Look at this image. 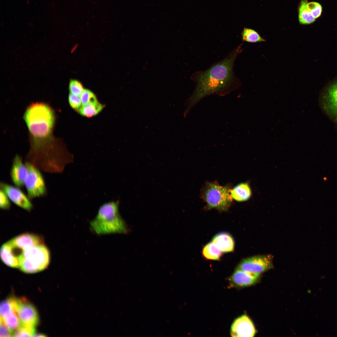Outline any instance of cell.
Returning <instances> with one entry per match:
<instances>
[{
	"label": "cell",
	"instance_id": "cell-20",
	"mask_svg": "<svg viewBox=\"0 0 337 337\" xmlns=\"http://www.w3.org/2000/svg\"><path fill=\"white\" fill-rule=\"evenodd\" d=\"M222 251L212 241L205 245L203 250V255L207 259L218 260L221 257Z\"/></svg>",
	"mask_w": 337,
	"mask_h": 337
},
{
	"label": "cell",
	"instance_id": "cell-11",
	"mask_svg": "<svg viewBox=\"0 0 337 337\" xmlns=\"http://www.w3.org/2000/svg\"><path fill=\"white\" fill-rule=\"evenodd\" d=\"M1 187L9 199L15 204L27 211L32 208V204L24 193L18 188L3 183Z\"/></svg>",
	"mask_w": 337,
	"mask_h": 337
},
{
	"label": "cell",
	"instance_id": "cell-2",
	"mask_svg": "<svg viewBox=\"0 0 337 337\" xmlns=\"http://www.w3.org/2000/svg\"><path fill=\"white\" fill-rule=\"evenodd\" d=\"M23 118L34 139L33 148L38 149L46 145L55 122V114L50 106L43 102L33 103L25 110Z\"/></svg>",
	"mask_w": 337,
	"mask_h": 337
},
{
	"label": "cell",
	"instance_id": "cell-6",
	"mask_svg": "<svg viewBox=\"0 0 337 337\" xmlns=\"http://www.w3.org/2000/svg\"><path fill=\"white\" fill-rule=\"evenodd\" d=\"M27 174L25 181L28 196L31 198L39 197L45 194L46 187L42 173L37 167L29 162H26Z\"/></svg>",
	"mask_w": 337,
	"mask_h": 337
},
{
	"label": "cell",
	"instance_id": "cell-15",
	"mask_svg": "<svg viewBox=\"0 0 337 337\" xmlns=\"http://www.w3.org/2000/svg\"><path fill=\"white\" fill-rule=\"evenodd\" d=\"M212 242L223 252H232L234 247V242L232 237L226 232H221L216 235Z\"/></svg>",
	"mask_w": 337,
	"mask_h": 337
},
{
	"label": "cell",
	"instance_id": "cell-7",
	"mask_svg": "<svg viewBox=\"0 0 337 337\" xmlns=\"http://www.w3.org/2000/svg\"><path fill=\"white\" fill-rule=\"evenodd\" d=\"M272 257L271 255L255 256L243 260L238 269L248 272L261 275L272 268Z\"/></svg>",
	"mask_w": 337,
	"mask_h": 337
},
{
	"label": "cell",
	"instance_id": "cell-19",
	"mask_svg": "<svg viewBox=\"0 0 337 337\" xmlns=\"http://www.w3.org/2000/svg\"><path fill=\"white\" fill-rule=\"evenodd\" d=\"M17 297L11 296L2 300L0 304V317L7 314L15 312L17 313Z\"/></svg>",
	"mask_w": 337,
	"mask_h": 337
},
{
	"label": "cell",
	"instance_id": "cell-16",
	"mask_svg": "<svg viewBox=\"0 0 337 337\" xmlns=\"http://www.w3.org/2000/svg\"><path fill=\"white\" fill-rule=\"evenodd\" d=\"M251 188L248 183H240L231 189L230 194L233 199L239 202L249 200L252 195Z\"/></svg>",
	"mask_w": 337,
	"mask_h": 337
},
{
	"label": "cell",
	"instance_id": "cell-1",
	"mask_svg": "<svg viewBox=\"0 0 337 337\" xmlns=\"http://www.w3.org/2000/svg\"><path fill=\"white\" fill-rule=\"evenodd\" d=\"M242 45L207 70L194 73L193 77L196 87L186 102L185 116L204 97L214 94L224 96L240 87V81L234 75L233 68L235 61L242 51Z\"/></svg>",
	"mask_w": 337,
	"mask_h": 337
},
{
	"label": "cell",
	"instance_id": "cell-8",
	"mask_svg": "<svg viewBox=\"0 0 337 337\" xmlns=\"http://www.w3.org/2000/svg\"><path fill=\"white\" fill-rule=\"evenodd\" d=\"M320 103L326 113L337 122V80L325 88L321 95Z\"/></svg>",
	"mask_w": 337,
	"mask_h": 337
},
{
	"label": "cell",
	"instance_id": "cell-12",
	"mask_svg": "<svg viewBox=\"0 0 337 337\" xmlns=\"http://www.w3.org/2000/svg\"><path fill=\"white\" fill-rule=\"evenodd\" d=\"M27 174V170L20 156L16 155L14 158L10 172V176L13 183L20 187L24 184Z\"/></svg>",
	"mask_w": 337,
	"mask_h": 337
},
{
	"label": "cell",
	"instance_id": "cell-3",
	"mask_svg": "<svg viewBox=\"0 0 337 337\" xmlns=\"http://www.w3.org/2000/svg\"><path fill=\"white\" fill-rule=\"evenodd\" d=\"M92 231L98 235L125 233L126 225L120 214L118 201L105 203L99 208L90 222Z\"/></svg>",
	"mask_w": 337,
	"mask_h": 337
},
{
	"label": "cell",
	"instance_id": "cell-4",
	"mask_svg": "<svg viewBox=\"0 0 337 337\" xmlns=\"http://www.w3.org/2000/svg\"><path fill=\"white\" fill-rule=\"evenodd\" d=\"M50 260V251L44 243L32 246L23 251L19 268L26 273H35L46 269Z\"/></svg>",
	"mask_w": 337,
	"mask_h": 337
},
{
	"label": "cell",
	"instance_id": "cell-18",
	"mask_svg": "<svg viewBox=\"0 0 337 337\" xmlns=\"http://www.w3.org/2000/svg\"><path fill=\"white\" fill-rule=\"evenodd\" d=\"M308 1H302L299 7V19L300 22L302 24H308L313 22L315 19L307 7Z\"/></svg>",
	"mask_w": 337,
	"mask_h": 337
},
{
	"label": "cell",
	"instance_id": "cell-14",
	"mask_svg": "<svg viewBox=\"0 0 337 337\" xmlns=\"http://www.w3.org/2000/svg\"><path fill=\"white\" fill-rule=\"evenodd\" d=\"M260 275L237 269L231 277L230 280L232 283L237 286H248L256 283L258 280Z\"/></svg>",
	"mask_w": 337,
	"mask_h": 337
},
{
	"label": "cell",
	"instance_id": "cell-24",
	"mask_svg": "<svg viewBox=\"0 0 337 337\" xmlns=\"http://www.w3.org/2000/svg\"><path fill=\"white\" fill-rule=\"evenodd\" d=\"M82 105L98 101L95 94L91 91L84 89L80 96Z\"/></svg>",
	"mask_w": 337,
	"mask_h": 337
},
{
	"label": "cell",
	"instance_id": "cell-29",
	"mask_svg": "<svg viewBox=\"0 0 337 337\" xmlns=\"http://www.w3.org/2000/svg\"><path fill=\"white\" fill-rule=\"evenodd\" d=\"M0 323V337L13 336V332L1 319Z\"/></svg>",
	"mask_w": 337,
	"mask_h": 337
},
{
	"label": "cell",
	"instance_id": "cell-28",
	"mask_svg": "<svg viewBox=\"0 0 337 337\" xmlns=\"http://www.w3.org/2000/svg\"><path fill=\"white\" fill-rule=\"evenodd\" d=\"M9 198L7 194L1 188L0 191V207L3 209H9L10 206Z\"/></svg>",
	"mask_w": 337,
	"mask_h": 337
},
{
	"label": "cell",
	"instance_id": "cell-27",
	"mask_svg": "<svg viewBox=\"0 0 337 337\" xmlns=\"http://www.w3.org/2000/svg\"><path fill=\"white\" fill-rule=\"evenodd\" d=\"M68 99L71 106L74 110L78 111L82 106L79 96L70 93L69 95Z\"/></svg>",
	"mask_w": 337,
	"mask_h": 337
},
{
	"label": "cell",
	"instance_id": "cell-25",
	"mask_svg": "<svg viewBox=\"0 0 337 337\" xmlns=\"http://www.w3.org/2000/svg\"><path fill=\"white\" fill-rule=\"evenodd\" d=\"M69 89L70 93L79 96L84 90L81 82L73 80L70 82Z\"/></svg>",
	"mask_w": 337,
	"mask_h": 337
},
{
	"label": "cell",
	"instance_id": "cell-17",
	"mask_svg": "<svg viewBox=\"0 0 337 337\" xmlns=\"http://www.w3.org/2000/svg\"><path fill=\"white\" fill-rule=\"evenodd\" d=\"M104 107V105L97 101L82 105L78 112L83 116L91 117L98 114Z\"/></svg>",
	"mask_w": 337,
	"mask_h": 337
},
{
	"label": "cell",
	"instance_id": "cell-5",
	"mask_svg": "<svg viewBox=\"0 0 337 337\" xmlns=\"http://www.w3.org/2000/svg\"><path fill=\"white\" fill-rule=\"evenodd\" d=\"M231 188L216 182H208L202 191V196L207 208H215L221 211H227L231 206L233 199Z\"/></svg>",
	"mask_w": 337,
	"mask_h": 337
},
{
	"label": "cell",
	"instance_id": "cell-26",
	"mask_svg": "<svg viewBox=\"0 0 337 337\" xmlns=\"http://www.w3.org/2000/svg\"><path fill=\"white\" fill-rule=\"evenodd\" d=\"M307 7L311 14L315 19L318 18L321 15L322 7L319 3L316 2H308Z\"/></svg>",
	"mask_w": 337,
	"mask_h": 337
},
{
	"label": "cell",
	"instance_id": "cell-30",
	"mask_svg": "<svg viewBox=\"0 0 337 337\" xmlns=\"http://www.w3.org/2000/svg\"><path fill=\"white\" fill-rule=\"evenodd\" d=\"M46 336L44 334L41 333H35L33 336L34 337H45Z\"/></svg>",
	"mask_w": 337,
	"mask_h": 337
},
{
	"label": "cell",
	"instance_id": "cell-21",
	"mask_svg": "<svg viewBox=\"0 0 337 337\" xmlns=\"http://www.w3.org/2000/svg\"><path fill=\"white\" fill-rule=\"evenodd\" d=\"M0 319L3 320L13 334L22 324L17 313L15 312H10L3 317H0Z\"/></svg>",
	"mask_w": 337,
	"mask_h": 337
},
{
	"label": "cell",
	"instance_id": "cell-22",
	"mask_svg": "<svg viewBox=\"0 0 337 337\" xmlns=\"http://www.w3.org/2000/svg\"><path fill=\"white\" fill-rule=\"evenodd\" d=\"M242 36V41L248 42L257 43L266 41L257 32L250 28H244Z\"/></svg>",
	"mask_w": 337,
	"mask_h": 337
},
{
	"label": "cell",
	"instance_id": "cell-9",
	"mask_svg": "<svg viewBox=\"0 0 337 337\" xmlns=\"http://www.w3.org/2000/svg\"><path fill=\"white\" fill-rule=\"evenodd\" d=\"M17 314L22 324L36 327L39 317L36 308L26 297L17 298Z\"/></svg>",
	"mask_w": 337,
	"mask_h": 337
},
{
	"label": "cell",
	"instance_id": "cell-23",
	"mask_svg": "<svg viewBox=\"0 0 337 337\" xmlns=\"http://www.w3.org/2000/svg\"><path fill=\"white\" fill-rule=\"evenodd\" d=\"M35 333V327L22 324L20 327L14 332L13 336H33Z\"/></svg>",
	"mask_w": 337,
	"mask_h": 337
},
{
	"label": "cell",
	"instance_id": "cell-13",
	"mask_svg": "<svg viewBox=\"0 0 337 337\" xmlns=\"http://www.w3.org/2000/svg\"><path fill=\"white\" fill-rule=\"evenodd\" d=\"M10 240L13 245L22 251L32 246L44 243L42 237L28 233L18 235Z\"/></svg>",
	"mask_w": 337,
	"mask_h": 337
},
{
	"label": "cell",
	"instance_id": "cell-10",
	"mask_svg": "<svg viewBox=\"0 0 337 337\" xmlns=\"http://www.w3.org/2000/svg\"><path fill=\"white\" fill-rule=\"evenodd\" d=\"M256 333L253 322L246 315L235 319L231 328V335L233 337H252Z\"/></svg>",
	"mask_w": 337,
	"mask_h": 337
}]
</instances>
